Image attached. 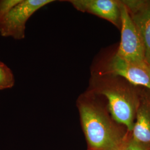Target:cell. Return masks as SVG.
Here are the masks:
<instances>
[{"label":"cell","mask_w":150,"mask_h":150,"mask_svg":"<svg viewBox=\"0 0 150 150\" xmlns=\"http://www.w3.org/2000/svg\"><path fill=\"white\" fill-rule=\"evenodd\" d=\"M103 97L87 90L77 100L81 122L91 150H118L126 136L109 112Z\"/></svg>","instance_id":"obj_1"},{"label":"cell","mask_w":150,"mask_h":150,"mask_svg":"<svg viewBox=\"0 0 150 150\" xmlns=\"http://www.w3.org/2000/svg\"><path fill=\"white\" fill-rule=\"evenodd\" d=\"M87 90L103 97L113 119L132 132L139 101V86L118 76L91 75Z\"/></svg>","instance_id":"obj_2"},{"label":"cell","mask_w":150,"mask_h":150,"mask_svg":"<svg viewBox=\"0 0 150 150\" xmlns=\"http://www.w3.org/2000/svg\"><path fill=\"white\" fill-rule=\"evenodd\" d=\"M91 75H115L126 79L136 86L150 90V67L130 61L117 53V45L104 48L91 66Z\"/></svg>","instance_id":"obj_3"},{"label":"cell","mask_w":150,"mask_h":150,"mask_svg":"<svg viewBox=\"0 0 150 150\" xmlns=\"http://www.w3.org/2000/svg\"><path fill=\"white\" fill-rule=\"evenodd\" d=\"M54 0H20L0 20V34L5 38L17 40L25 38L26 25L29 18L45 6Z\"/></svg>","instance_id":"obj_4"},{"label":"cell","mask_w":150,"mask_h":150,"mask_svg":"<svg viewBox=\"0 0 150 150\" xmlns=\"http://www.w3.org/2000/svg\"><path fill=\"white\" fill-rule=\"evenodd\" d=\"M120 2L121 17V41L117 45V53L130 61L144 64H147L144 49L139 33L131 19L129 12L122 0Z\"/></svg>","instance_id":"obj_5"},{"label":"cell","mask_w":150,"mask_h":150,"mask_svg":"<svg viewBox=\"0 0 150 150\" xmlns=\"http://www.w3.org/2000/svg\"><path fill=\"white\" fill-rule=\"evenodd\" d=\"M139 33L150 67V0H122Z\"/></svg>","instance_id":"obj_6"},{"label":"cell","mask_w":150,"mask_h":150,"mask_svg":"<svg viewBox=\"0 0 150 150\" xmlns=\"http://www.w3.org/2000/svg\"><path fill=\"white\" fill-rule=\"evenodd\" d=\"M76 10L107 20L120 30L121 17L120 0H69Z\"/></svg>","instance_id":"obj_7"},{"label":"cell","mask_w":150,"mask_h":150,"mask_svg":"<svg viewBox=\"0 0 150 150\" xmlns=\"http://www.w3.org/2000/svg\"><path fill=\"white\" fill-rule=\"evenodd\" d=\"M132 139L150 148V90L139 86V101L136 110Z\"/></svg>","instance_id":"obj_8"},{"label":"cell","mask_w":150,"mask_h":150,"mask_svg":"<svg viewBox=\"0 0 150 150\" xmlns=\"http://www.w3.org/2000/svg\"><path fill=\"white\" fill-rule=\"evenodd\" d=\"M15 83V76L11 69L0 61V90L11 88Z\"/></svg>","instance_id":"obj_9"},{"label":"cell","mask_w":150,"mask_h":150,"mask_svg":"<svg viewBox=\"0 0 150 150\" xmlns=\"http://www.w3.org/2000/svg\"><path fill=\"white\" fill-rule=\"evenodd\" d=\"M118 150H150V148L139 144L132 137L126 139Z\"/></svg>","instance_id":"obj_10"},{"label":"cell","mask_w":150,"mask_h":150,"mask_svg":"<svg viewBox=\"0 0 150 150\" xmlns=\"http://www.w3.org/2000/svg\"><path fill=\"white\" fill-rule=\"evenodd\" d=\"M20 0H0V20L16 5Z\"/></svg>","instance_id":"obj_11"},{"label":"cell","mask_w":150,"mask_h":150,"mask_svg":"<svg viewBox=\"0 0 150 150\" xmlns=\"http://www.w3.org/2000/svg\"></svg>","instance_id":"obj_12"}]
</instances>
